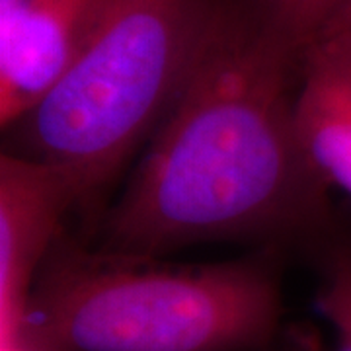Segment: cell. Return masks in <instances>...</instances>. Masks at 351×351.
<instances>
[{
  "instance_id": "1",
  "label": "cell",
  "mask_w": 351,
  "mask_h": 351,
  "mask_svg": "<svg viewBox=\"0 0 351 351\" xmlns=\"http://www.w3.org/2000/svg\"><path fill=\"white\" fill-rule=\"evenodd\" d=\"M299 57L260 4L223 0L186 86L88 248L158 260L209 240H276L322 225L330 189L295 125Z\"/></svg>"
},
{
  "instance_id": "2",
  "label": "cell",
  "mask_w": 351,
  "mask_h": 351,
  "mask_svg": "<svg viewBox=\"0 0 351 351\" xmlns=\"http://www.w3.org/2000/svg\"><path fill=\"white\" fill-rule=\"evenodd\" d=\"M281 311L267 254L168 265L59 239L0 341L41 351H250L276 336Z\"/></svg>"
},
{
  "instance_id": "3",
  "label": "cell",
  "mask_w": 351,
  "mask_h": 351,
  "mask_svg": "<svg viewBox=\"0 0 351 351\" xmlns=\"http://www.w3.org/2000/svg\"><path fill=\"white\" fill-rule=\"evenodd\" d=\"M221 4L112 0L71 71L6 129L8 151L61 168L76 189V211L96 223L106 191L186 86Z\"/></svg>"
},
{
  "instance_id": "4",
  "label": "cell",
  "mask_w": 351,
  "mask_h": 351,
  "mask_svg": "<svg viewBox=\"0 0 351 351\" xmlns=\"http://www.w3.org/2000/svg\"><path fill=\"white\" fill-rule=\"evenodd\" d=\"M112 0H0V123L20 121L61 82Z\"/></svg>"
},
{
  "instance_id": "5",
  "label": "cell",
  "mask_w": 351,
  "mask_h": 351,
  "mask_svg": "<svg viewBox=\"0 0 351 351\" xmlns=\"http://www.w3.org/2000/svg\"><path fill=\"white\" fill-rule=\"evenodd\" d=\"M78 205L73 180L53 164L4 151L0 158V338L14 332L59 228Z\"/></svg>"
},
{
  "instance_id": "6",
  "label": "cell",
  "mask_w": 351,
  "mask_h": 351,
  "mask_svg": "<svg viewBox=\"0 0 351 351\" xmlns=\"http://www.w3.org/2000/svg\"><path fill=\"white\" fill-rule=\"evenodd\" d=\"M295 125L314 176L351 197V32L322 29L301 49Z\"/></svg>"
},
{
  "instance_id": "7",
  "label": "cell",
  "mask_w": 351,
  "mask_h": 351,
  "mask_svg": "<svg viewBox=\"0 0 351 351\" xmlns=\"http://www.w3.org/2000/svg\"><path fill=\"white\" fill-rule=\"evenodd\" d=\"M258 4L267 18L302 49L326 24L336 0H258Z\"/></svg>"
},
{
  "instance_id": "8",
  "label": "cell",
  "mask_w": 351,
  "mask_h": 351,
  "mask_svg": "<svg viewBox=\"0 0 351 351\" xmlns=\"http://www.w3.org/2000/svg\"><path fill=\"white\" fill-rule=\"evenodd\" d=\"M318 311L336 336V351H351V256L332 263L320 287Z\"/></svg>"
},
{
  "instance_id": "9",
  "label": "cell",
  "mask_w": 351,
  "mask_h": 351,
  "mask_svg": "<svg viewBox=\"0 0 351 351\" xmlns=\"http://www.w3.org/2000/svg\"><path fill=\"white\" fill-rule=\"evenodd\" d=\"M322 29L351 32V0H336V4L328 16L326 24L322 25Z\"/></svg>"
},
{
  "instance_id": "10",
  "label": "cell",
  "mask_w": 351,
  "mask_h": 351,
  "mask_svg": "<svg viewBox=\"0 0 351 351\" xmlns=\"http://www.w3.org/2000/svg\"><path fill=\"white\" fill-rule=\"evenodd\" d=\"M0 350L2 351H41L36 350V348H29V346H24L20 341H0Z\"/></svg>"
}]
</instances>
